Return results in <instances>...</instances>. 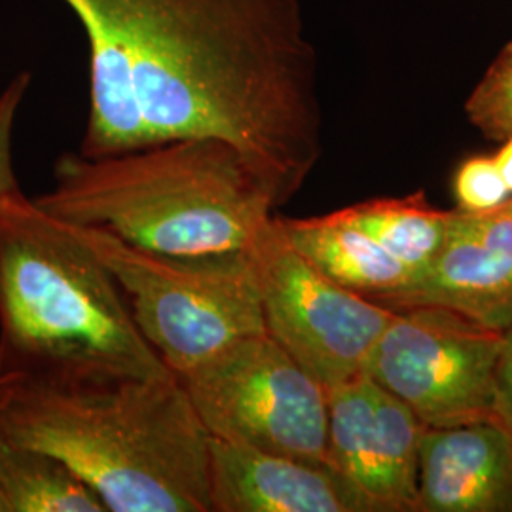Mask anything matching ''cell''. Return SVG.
Returning a JSON list of instances; mask_svg holds the SVG:
<instances>
[{"label": "cell", "mask_w": 512, "mask_h": 512, "mask_svg": "<svg viewBox=\"0 0 512 512\" xmlns=\"http://www.w3.org/2000/svg\"><path fill=\"white\" fill-rule=\"evenodd\" d=\"M128 46L152 143L213 137L291 202L321 158L302 0H63Z\"/></svg>", "instance_id": "obj_1"}, {"label": "cell", "mask_w": 512, "mask_h": 512, "mask_svg": "<svg viewBox=\"0 0 512 512\" xmlns=\"http://www.w3.org/2000/svg\"><path fill=\"white\" fill-rule=\"evenodd\" d=\"M0 431L71 467L107 512H211V437L175 374H0Z\"/></svg>", "instance_id": "obj_2"}, {"label": "cell", "mask_w": 512, "mask_h": 512, "mask_svg": "<svg viewBox=\"0 0 512 512\" xmlns=\"http://www.w3.org/2000/svg\"><path fill=\"white\" fill-rule=\"evenodd\" d=\"M33 202L55 219L171 256L253 251L277 209L247 160L213 137L101 158L65 152L54 186Z\"/></svg>", "instance_id": "obj_3"}, {"label": "cell", "mask_w": 512, "mask_h": 512, "mask_svg": "<svg viewBox=\"0 0 512 512\" xmlns=\"http://www.w3.org/2000/svg\"><path fill=\"white\" fill-rule=\"evenodd\" d=\"M173 374L101 260L33 198L0 202V374Z\"/></svg>", "instance_id": "obj_4"}, {"label": "cell", "mask_w": 512, "mask_h": 512, "mask_svg": "<svg viewBox=\"0 0 512 512\" xmlns=\"http://www.w3.org/2000/svg\"><path fill=\"white\" fill-rule=\"evenodd\" d=\"M109 270L148 344L173 374L264 329L255 256H171L65 222Z\"/></svg>", "instance_id": "obj_5"}, {"label": "cell", "mask_w": 512, "mask_h": 512, "mask_svg": "<svg viewBox=\"0 0 512 512\" xmlns=\"http://www.w3.org/2000/svg\"><path fill=\"white\" fill-rule=\"evenodd\" d=\"M175 376L209 437L329 467L327 389L268 332Z\"/></svg>", "instance_id": "obj_6"}, {"label": "cell", "mask_w": 512, "mask_h": 512, "mask_svg": "<svg viewBox=\"0 0 512 512\" xmlns=\"http://www.w3.org/2000/svg\"><path fill=\"white\" fill-rule=\"evenodd\" d=\"M505 332L435 306L397 308L365 374L406 404L423 427L495 418Z\"/></svg>", "instance_id": "obj_7"}, {"label": "cell", "mask_w": 512, "mask_h": 512, "mask_svg": "<svg viewBox=\"0 0 512 512\" xmlns=\"http://www.w3.org/2000/svg\"><path fill=\"white\" fill-rule=\"evenodd\" d=\"M264 329L327 391L365 372L393 310L330 281L296 253L275 215L253 247Z\"/></svg>", "instance_id": "obj_8"}, {"label": "cell", "mask_w": 512, "mask_h": 512, "mask_svg": "<svg viewBox=\"0 0 512 512\" xmlns=\"http://www.w3.org/2000/svg\"><path fill=\"white\" fill-rule=\"evenodd\" d=\"M327 461L365 499L370 512H420L423 425L365 372L332 387Z\"/></svg>", "instance_id": "obj_9"}, {"label": "cell", "mask_w": 512, "mask_h": 512, "mask_svg": "<svg viewBox=\"0 0 512 512\" xmlns=\"http://www.w3.org/2000/svg\"><path fill=\"white\" fill-rule=\"evenodd\" d=\"M211 512H370L327 465L209 439Z\"/></svg>", "instance_id": "obj_10"}, {"label": "cell", "mask_w": 512, "mask_h": 512, "mask_svg": "<svg viewBox=\"0 0 512 512\" xmlns=\"http://www.w3.org/2000/svg\"><path fill=\"white\" fill-rule=\"evenodd\" d=\"M420 512H512V433L497 420L423 427Z\"/></svg>", "instance_id": "obj_11"}, {"label": "cell", "mask_w": 512, "mask_h": 512, "mask_svg": "<svg viewBox=\"0 0 512 512\" xmlns=\"http://www.w3.org/2000/svg\"><path fill=\"white\" fill-rule=\"evenodd\" d=\"M380 306H435L507 332L512 325V256L448 224L439 255Z\"/></svg>", "instance_id": "obj_12"}, {"label": "cell", "mask_w": 512, "mask_h": 512, "mask_svg": "<svg viewBox=\"0 0 512 512\" xmlns=\"http://www.w3.org/2000/svg\"><path fill=\"white\" fill-rule=\"evenodd\" d=\"M90 48V116L80 154L101 158L150 147L133 57L122 38L93 16H76Z\"/></svg>", "instance_id": "obj_13"}, {"label": "cell", "mask_w": 512, "mask_h": 512, "mask_svg": "<svg viewBox=\"0 0 512 512\" xmlns=\"http://www.w3.org/2000/svg\"><path fill=\"white\" fill-rule=\"evenodd\" d=\"M275 224L294 251L315 270L366 300L380 304L412 279L403 262L336 211L310 219L275 215Z\"/></svg>", "instance_id": "obj_14"}, {"label": "cell", "mask_w": 512, "mask_h": 512, "mask_svg": "<svg viewBox=\"0 0 512 512\" xmlns=\"http://www.w3.org/2000/svg\"><path fill=\"white\" fill-rule=\"evenodd\" d=\"M0 492L12 512H107L63 461L0 431Z\"/></svg>", "instance_id": "obj_15"}, {"label": "cell", "mask_w": 512, "mask_h": 512, "mask_svg": "<svg viewBox=\"0 0 512 512\" xmlns=\"http://www.w3.org/2000/svg\"><path fill=\"white\" fill-rule=\"evenodd\" d=\"M336 213L376 239L412 275L433 262L448 238L450 211L431 207L421 192L406 198L366 200Z\"/></svg>", "instance_id": "obj_16"}, {"label": "cell", "mask_w": 512, "mask_h": 512, "mask_svg": "<svg viewBox=\"0 0 512 512\" xmlns=\"http://www.w3.org/2000/svg\"><path fill=\"white\" fill-rule=\"evenodd\" d=\"M469 122L492 141L512 135V46H505L465 101Z\"/></svg>", "instance_id": "obj_17"}, {"label": "cell", "mask_w": 512, "mask_h": 512, "mask_svg": "<svg viewBox=\"0 0 512 512\" xmlns=\"http://www.w3.org/2000/svg\"><path fill=\"white\" fill-rule=\"evenodd\" d=\"M454 194L459 211L465 213L494 211L512 196L494 156H475L459 165L454 177Z\"/></svg>", "instance_id": "obj_18"}, {"label": "cell", "mask_w": 512, "mask_h": 512, "mask_svg": "<svg viewBox=\"0 0 512 512\" xmlns=\"http://www.w3.org/2000/svg\"><path fill=\"white\" fill-rule=\"evenodd\" d=\"M31 86V74L19 73L6 90L0 93V202L18 198L23 194L19 186L14 154H12V137L19 107Z\"/></svg>", "instance_id": "obj_19"}, {"label": "cell", "mask_w": 512, "mask_h": 512, "mask_svg": "<svg viewBox=\"0 0 512 512\" xmlns=\"http://www.w3.org/2000/svg\"><path fill=\"white\" fill-rule=\"evenodd\" d=\"M495 418L512 433V332H505V348L497 366Z\"/></svg>", "instance_id": "obj_20"}, {"label": "cell", "mask_w": 512, "mask_h": 512, "mask_svg": "<svg viewBox=\"0 0 512 512\" xmlns=\"http://www.w3.org/2000/svg\"><path fill=\"white\" fill-rule=\"evenodd\" d=\"M494 158L505 183L511 188L512 192V135L507 137L505 141H501V148L497 150Z\"/></svg>", "instance_id": "obj_21"}, {"label": "cell", "mask_w": 512, "mask_h": 512, "mask_svg": "<svg viewBox=\"0 0 512 512\" xmlns=\"http://www.w3.org/2000/svg\"><path fill=\"white\" fill-rule=\"evenodd\" d=\"M494 211H497V213H503V215H509V217H512V196L507 200V202L503 203L501 207H497V209H494Z\"/></svg>", "instance_id": "obj_22"}, {"label": "cell", "mask_w": 512, "mask_h": 512, "mask_svg": "<svg viewBox=\"0 0 512 512\" xmlns=\"http://www.w3.org/2000/svg\"><path fill=\"white\" fill-rule=\"evenodd\" d=\"M0 512H12V509H10V503L6 501V497L2 495V492H0Z\"/></svg>", "instance_id": "obj_23"}, {"label": "cell", "mask_w": 512, "mask_h": 512, "mask_svg": "<svg viewBox=\"0 0 512 512\" xmlns=\"http://www.w3.org/2000/svg\"><path fill=\"white\" fill-rule=\"evenodd\" d=\"M507 332H512V325L511 327H509V330H507Z\"/></svg>", "instance_id": "obj_24"}, {"label": "cell", "mask_w": 512, "mask_h": 512, "mask_svg": "<svg viewBox=\"0 0 512 512\" xmlns=\"http://www.w3.org/2000/svg\"><path fill=\"white\" fill-rule=\"evenodd\" d=\"M509 46H512V40H511V42H509Z\"/></svg>", "instance_id": "obj_25"}]
</instances>
